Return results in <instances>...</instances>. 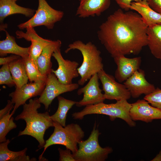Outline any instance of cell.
<instances>
[{
	"label": "cell",
	"mask_w": 161,
	"mask_h": 161,
	"mask_svg": "<svg viewBox=\"0 0 161 161\" xmlns=\"http://www.w3.org/2000/svg\"><path fill=\"white\" fill-rule=\"evenodd\" d=\"M148 26L138 13L115 11L100 26L99 40L113 58L137 55L147 45Z\"/></svg>",
	"instance_id": "cell-1"
},
{
	"label": "cell",
	"mask_w": 161,
	"mask_h": 161,
	"mask_svg": "<svg viewBox=\"0 0 161 161\" xmlns=\"http://www.w3.org/2000/svg\"><path fill=\"white\" fill-rule=\"evenodd\" d=\"M38 98L30 99L28 103L23 105L22 112L15 118L18 120H23L26 126L22 131H20L18 136L28 135L35 138L39 143V149L44 148L45 144L44 136L46 131L50 127H53V121L48 112L38 113V109L41 106Z\"/></svg>",
	"instance_id": "cell-2"
},
{
	"label": "cell",
	"mask_w": 161,
	"mask_h": 161,
	"mask_svg": "<svg viewBox=\"0 0 161 161\" xmlns=\"http://www.w3.org/2000/svg\"><path fill=\"white\" fill-rule=\"evenodd\" d=\"M75 49L79 51L83 58L82 64L78 68L80 77L78 83L83 86L93 75L103 69L102 59L100 51L91 41L85 44L80 40L76 41L69 45L65 52Z\"/></svg>",
	"instance_id": "cell-3"
},
{
	"label": "cell",
	"mask_w": 161,
	"mask_h": 161,
	"mask_svg": "<svg viewBox=\"0 0 161 161\" xmlns=\"http://www.w3.org/2000/svg\"><path fill=\"white\" fill-rule=\"evenodd\" d=\"M131 104L126 100L117 101L115 103L107 104L103 102L85 106L80 112L72 114L75 120H81L87 115L102 114L109 116L111 120L119 118L124 120L130 126L134 127L135 122L133 120L130 115L129 112Z\"/></svg>",
	"instance_id": "cell-4"
},
{
	"label": "cell",
	"mask_w": 161,
	"mask_h": 161,
	"mask_svg": "<svg viewBox=\"0 0 161 161\" xmlns=\"http://www.w3.org/2000/svg\"><path fill=\"white\" fill-rule=\"evenodd\" d=\"M54 129L53 133L45 141L43 153L39 157L41 160L42 155L47 149L53 145L59 144L70 149L73 154L78 150L79 142L83 140L84 132L80 125L77 123H71L64 127L59 123L53 122Z\"/></svg>",
	"instance_id": "cell-5"
},
{
	"label": "cell",
	"mask_w": 161,
	"mask_h": 161,
	"mask_svg": "<svg viewBox=\"0 0 161 161\" xmlns=\"http://www.w3.org/2000/svg\"><path fill=\"white\" fill-rule=\"evenodd\" d=\"M101 134L95 123L88 138L78 143L77 151L73 154L76 161H105L113 149L109 146L102 147L99 145L98 137Z\"/></svg>",
	"instance_id": "cell-6"
},
{
	"label": "cell",
	"mask_w": 161,
	"mask_h": 161,
	"mask_svg": "<svg viewBox=\"0 0 161 161\" xmlns=\"http://www.w3.org/2000/svg\"><path fill=\"white\" fill-rule=\"evenodd\" d=\"M38 1V8L34 16L27 21L18 25L20 30L41 26L51 30L56 23L61 20L64 14L63 11L53 9L45 0Z\"/></svg>",
	"instance_id": "cell-7"
},
{
	"label": "cell",
	"mask_w": 161,
	"mask_h": 161,
	"mask_svg": "<svg viewBox=\"0 0 161 161\" xmlns=\"http://www.w3.org/2000/svg\"><path fill=\"white\" fill-rule=\"evenodd\" d=\"M79 85L78 83H63L51 72L47 76L45 88L38 98V101L44 105L45 109L47 110L56 97L62 94L78 89Z\"/></svg>",
	"instance_id": "cell-8"
},
{
	"label": "cell",
	"mask_w": 161,
	"mask_h": 161,
	"mask_svg": "<svg viewBox=\"0 0 161 161\" xmlns=\"http://www.w3.org/2000/svg\"><path fill=\"white\" fill-rule=\"evenodd\" d=\"M99 80L102 86L105 99L115 100H128L131 96L128 90L124 84L117 82L115 78L102 69L97 73Z\"/></svg>",
	"instance_id": "cell-9"
},
{
	"label": "cell",
	"mask_w": 161,
	"mask_h": 161,
	"mask_svg": "<svg viewBox=\"0 0 161 161\" xmlns=\"http://www.w3.org/2000/svg\"><path fill=\"white\" fill-rule=\"evenodd\" d=\"M57 61L58 67L56 70L52 69L58 80L65 84H70L72 80L79 75L78 68L79 63L75 61L65 59L63 57L60 48L55 50L52 55Z\"/></svg>",
	"instance_id": "cell-10"
},
{
	"label": "cell",
	"mask_w": 161,
	"mask_h": 161,
	"mask_svg": "<svg viewBox=\"0 0 161 161\" xmlns=\"http://www.w3.org/2000/svg\"><path fill=\"white\" fill-rule=\"evenodd\" d=\"M46 81L27 83L20 88H16L14 91L10 93L9 96L11 97V100L14 104L11 113L13 115L17 109L26 103L28 100L40 96L45 88Z\"/></svg>",
	"instance_id": "cell-11"
},
{
	"label": "cell",
	"mask_w": 161,
	"mask_h": 161,
	"mask_svg": "<svg viewBox=\"0 0 161 161\" xmlns=\"http://www.w3.org/2000/svg\"><path fill=\"white\" fill-rule=\"evenodd\" d=\"M99 78L97 73L93 75L87 84L78 89L77 94H83V98L77 102L76 106L78 107L86 106L103 102L106 99L103 91L100 87Z\"/></svg>",
	"instance_id": "cell-12"
},
{
	"label": "cell",
	"mask_w": 161,
	"mask_h": 161,
	"mask_svg": "<svg viewBox=\"0 0 161 161\" xmlns=\"http://www.w3.org/2000/svg\"><path fill=\"white\" fill-rule=\"evenodd\" d=\"M131 104L129 114L134 121L148 123L154 120L161 119V110L150 105L144 99L138 100Z\"/></svg>",
	"instance_id": "cell-13"
},
{
	"label": "cell",
	"mask_w": 161,
	"mask_h": 161,
	"mask_svg": "<svg viewBox=\"0 0 161 161\" xmlns=\"http://www.w3.org/2000/svg\"><path fill=\"white\" fill-rule=\"evenodd\" d=\"M145 76L144 71L140 69L124 82L133 98H138L142 94L149 95L156 89L154 85L147 80Z\"/></svg>",
	"instance_id": "cell-14"
},
{
	"label": "cell",
	"mask_w": 161,
	"mask_h": 161,
	"mask_svg": "<svg viewBox=\"0 0 161 161\" xmlns=\"http://www.w3.org/2000/svg\"><path fill=\"white\" fill-rule=\"evenodd\" d=\"M114 59L117 66L115 72V78L120 83L126 81L140 69L141 62L140 57L129 58L121 55Z\"/></svg>",
	"instance_id": "cell-15"
},
{
	"label": "cell",
	"mask_w": 161,
	"mask_h": 161,
	"mask_svg": "<svg viewBox=\"0 0 161 161\" xmlns=\"http://www.w3.org/2000/svg\"><path fill=\"white\" fill-rule=\"evenodd\" d=\"M26 29V32L22 31H17L16 32V38H24L31 42V44L30 46L29 56L36 64L37 59L43 49L54 41L44 39L41 37L37 33L34 28L29 27Z\"/></svg>",
	"instance_id": "cell-16"
},
{
	"label": "cell",
	"mask_w": 161,
	"mask_h": 161,
	"mask_svg": "<svg viewBox=\"0 0 161 161\" xmlns=\"http://www.w3.org/2000/svg\"><path fill=\"white\" fill-rule=\"evenodd\" d=\"M75 15L80 18L99 16L108 9L110 0H79Z\"/></svg>",
	"instance_id": "cell-17"
},
{
	"label": "cell",
	"mask_w": 161,
	"mask_h": 161,
	"mask_svg": "<svg viewBox=\"0 0 161 161\" xmlns=\"http://www.w3.org/2000/svg\"><path fill=\"white\" fill-rule=\"evenodd\" d=\"M35 10L20 6L12 0H0V30L5 31L7 27V24H4V19L10 15L20 14L31 18L35 14Z\"/></svg>",
	"instance_id": "cell-18"
},
{
	"label": "cell",
	"mask_w": 161,
	"mask_h": 161,
	"mask_svg": "<svg viewBox=\"0 0 161 161\" xmlns=\"http://www.w3.org/2000/svg\"><path fill=\"white\" fill-rule=\"evenodd\" d=\"M61 44V42L59 40L54 41L45 47L37 58L36 64L39 71L43 75L47 76L52 72L51 57L55 50L60 48Z\"/></svg>",
	"instance_id": "cell-19"
},
{
	"label": "cell",
	"mask_w": 161,
	"mask_h": 161,
	"mask_svg": "<svg viewBox=\"0 0 161 161\" xmlns=\"http://www.w3.org/2000/svg\"><path fill=\"white\" fill-rule=\"evenodd\" d=\"M130 9L136 11L141 16L148 27L161 23V15L151 8L147 1L132 2Z\"/></svg>",
	"instance_id": "cell-20"
},
{
	"label": "cell",
	"mask_w": 161,
	"mask_h": 161,
	"mask_svg": "<svg viewBox=\"0 0 161 161\" xmlns=\"http://www.w3.org/2000/svg\"><path fill=\"white\" fill-rule=\"evenodd\" d=\"M6 38L0 41V56L5 57L8 54H11L24 58L30 55V47H23L18 46L16 43L14 37L10 35L6 30Z\"/></svg>",
	"instance_id": "cell-21"
},
{
	"label": "cell",
	"mask_w": 161,
	"mask_h": 161,
	"mask_svg": "<svg viewBox=\"0 0 161 161\" xmlns=\"http://www.w3.org/2000/svg\"><path fill=\"white\" fill-rule=\"evenodd\" d=\"M147 34V46L151 54L161 60V23L148 27Z\"/></svg>",
	"instance_id": "cell-22"
},
{
	"label": "cell",
	"mask_w": 161,
	"mask_h": 161,
	"mask_svg": "<svg viewBox=\"0 0 161 161\" xmlns=\"http://www.w3.org/2000/svg\"><path fill=\"white\" fill-rule=\"evenodd\" d=\"M10 142L8 139L0 143V161H36L35 158L30 159L27 155V148L18 151H14L10 150L8 145Z\"/></svg>",
	"instance_id": "cell-23"
},
{
	"label": "cell",
	"mask_w": 161,
	"mask_h": 161,
	"mask_svg": "<svg viewBox=\"0 0 161 161\" xmlns=\"http://www.w3.org/2000/svg\"><path fill=\"white\" fill-rule=\"evenodd\" d=\"M16 88H19L28 83L29 78L22 58L8 64Z\"/></svg>",
	"instance_id": "cell-24"
},
{
	"label": "cell",
	"mask_w": 161,
	"mask_h": 161,
	"mask_svg": "<svg viewBox=\"0 0 161 161\" xmlns=\"http://www.w3.org/2000/svg\"><path fill=\"white\" fill-rule=\"evenodd\" d=\"M57 97L58 101V108L56 112L51 116L50 117L53 121L56 122L64 127L66 126L67 113L77 102L66 99L59 95Z\"/></svg>",
	"instance_id": "cell-25"
},
{
	"label": "cell",
	"mask_w": 161,
	"mask_h": 161,
	"mask_svg": "<svg viewBox=\"0 0 161 161\" xmlns=\"http://www.w3.org/2000/svg\"><path fill=\"white\" fill-rule=\"evenodd\" d=\"M22 58L29 80L30 82L46 81L47 76H44L41 74L36 64L30 56Z\"/></svg>",
	"instance_id": "cell-26"
},
{
	"label": "cell",
	"mask_w": 161,
	"mask_h": 161,
	"mask_svg": "<svg viewBox=\"0 0 161 161\" xmlns=\"http://www.w3.org/2000/svg\"><path fill=\"white\" fill-rule=\"evenodd\" d=\"M9 111L0 118V142L7 140L6 136L11 130L16 128L17 125L14 122L13 115Z\"/></svg>",
	"instance_id": "cell-27"
},
{
	"label": "cell",
	"mask_w": 161,
	"mask_h": 161,
	"mask_svg": "<svg viewBox=\"0 0 161 161\" xmlns=\"http://www.w3.org/2000/svg\"><path fill=\"white\" fill-rule=\"evenodd\" d=\"M0 84H5L10 87L15 86L8 64L2 65L0 69Z\"/></svg>",
	"instance_id": "cell-28"
},
{
	"label": "cell",
	"mask_w": 161,
	"mask_h": 161,
	"mask_svg": "<svg viewBox=\"0 0 161 161\" xmlns=\"http://www.w3.org/2000/svg\"><path fill=\"white\" fill-rule=\"evenodd\" d=\"M144 99L152 106L161 110V89L158 87L151 93L145 95Z\"/></svg>",
	"instance_id": "cell-29"
},
{
	"label": "cell",
	"mask_w": 161,
	"mask_h": 161,
	"mask_svg": "<svg viewBox=\"0 0 161 161\" xmlns=\"http://www.w3.org/2000/svg\"><path fill=\"white\" fill-rule=\"evenodd\" d=\"M59 154V161H76L73 153L69 149L63 150L60 148H58Z\"/></svg>",
	"instance_id": "cell-30"
},
{
	"label": "cell",
	"mask_w": 161,
	"mask_h": 161,
	"mask_svg": "<svg viewBox=\"0 0 161 161\" xmlns=\"http://www.w3.org/2000/svg\"><path fill=\"white\" fill-rule=\"evenodd\" d=\"M141 0H115L121 9L126 11L130 9V7L132 2Z\"/></svg>",
	"instance_id": "cell-31"
},
{
	"label": "cell",
	"mask_w": 161,
	"mask_h": 161,
	"mask_svg": "<svg viewBox=\"0 0 161 161\" xmlns=\"http://www.w3.org/2000/svg\"><path fill=\"white\" fill-rule=\"evenodd\" d=\"M147 1L153 10L161 15V0H147Z\"/></svg>",
	"instance_id": "cell-32"
},
{
	"label": "cell",
	"mask_w": 161,
	"mask_h": 161,
	"mask_svg": "<svg viewBox=\"0 0 161 161\" xmlns=\"http://www.w3.org/2000/svg\"><path fill=\"white\" fill-rule=\"evenodd\" d=\"M21 58V57L19 55L14 54H12L8 57H1L0 58V65L9 64Z\"/></svg>",
	"instance_id": "cell-33"
},
{
	"label": "cell",
	"mask_w": 161,
	"mask_h": 161,
	"mask_svg": "<svg viewBox=\"0 0 161 161\" xmlns=\"http://www.w3.org/2000/svg\"><path fill=\"white\" fill-rule=\"evenodd\" d=\"M14 105V104L11 100H8L7 104L5 107L0 110V118L13 108Z\"/></svg>",
	"instance_id": "cell-34"
},
{
	"label": "cell",
	"mask_w": 161,
	"mask_h": 161,
	"mask_svg": "<svg viewBox=\"0 0 161 161\" xmlns=\"http://www.w3.org/2000/svg\"><path fill=\"white\" fill-rule=\"evenodd\" d=\"M151 161H161V150Z\"/></svg>",
	"instance_id": "cell-35"
},
{
	"label": "cell",
	"mask_w": 161,
	"mask_h": 161,
	"mask_svg": "<svg viewBox=\"0 0 161 161\" xmlns=\"http://www.w3.org/2000/svg\"><path fill=\"white\" fill-rule=\"evenodd\" d=\"M12 0L13 1H14V2H16V1H17L18 0Z\"/></svg>",
	"instance_id": "cell-36"
}]
</instances>
